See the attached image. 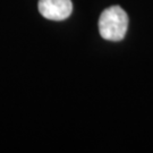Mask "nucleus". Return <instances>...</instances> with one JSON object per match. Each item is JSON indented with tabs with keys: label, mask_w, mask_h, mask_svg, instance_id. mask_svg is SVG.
Returning <instances> with one entry per match:
<instances>
[{
	"label": "nucleus",
	"mask_w": 153,
	"mask_h": 153,
	"mask_svg": "<svg viewBox=\"0 0 153 153\" xmlns=\"http://www.w3.org/2000/svg\"><path fill=\"white\" fill-rule=\"evenodd\" d=\"M128 27V16L120 6L104 9L99 18L100 35L108 41H120L125 38Z\"/></svg>",
	"instance_id": "obj_1"
},
{
	"label": "nucleus",
	"mask_w": 153,
	"mask_h": 153,
	"mask_svg": "<svg viewBox=\"0 0 153 153\" xmlns=\"http://www.w3.org/2000/svg\"><path fill=\"white\" fill-rule=\"evenodd\" d=\"M39 11L50 21H62L69 17L73 10L71 0H39Z\"/></svg>",
	"instance_id": "obj_2"
}]
</instances>
